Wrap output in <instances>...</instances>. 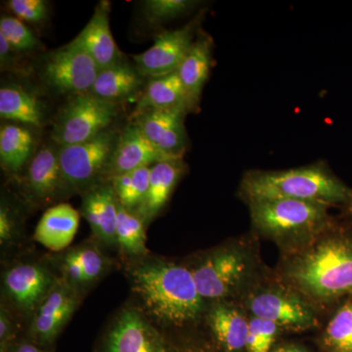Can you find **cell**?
I'll return each mask as SVG.
<instances>
[{
  "instance_id": "obj_4",
  "label": "cell",
  "mask_w": 352,
  "mask_h": 352,
  "mask_svg": "<svg viewBox=\"0 0 352 352\" xmlns=\"http://www.w3.org/2000/svg\"><path fill=\"white\" fill-rule=\"evenodd\" d=\"M249 206L254 228L283 247L302 250L331 226L330 206L325 204L278 199L252 201Z\"/></svg>"
},
{
  "instance_id": "obj_2",
  "label": "cell",
  "mask_w": 352,
  "mask_h": 352,
  "mask_svg": "<svg viewBox=\"0 0 352 352\" xmlns=\"http://www.w3.org/2000/svg\"><path fill=\"white\" fill-rule=\"evenodd\" d=\"M328 231L285 267L287 281L296 291L321 303L352 296V231Z\"/></svg>"
},
{
  "instance_id": "obj_12",
  "label": "cell",
  "mask_w": 352,
  "mask_h": 352,
  "mask_svg": "<svg viewBox=\"0 0 352 352\" xmlns=\"http://www.w3.org/2000/svg\"><path fill=\"white\" fill-rule=\"evenodd\" d=\"M200 21L199 16L180 29L161 32L151 48L132 55L139 73L148 80L176 73L195 43Z\"/></svg>"
},
{
  "instance_id": "obj_26",
  "label": "cell",
  "mask_w": 352,
  "mask_h": 352,
  "mask_svg": "<svg viewBox=\"0 0 352 352\" xmlns=\"http://www.w3.org/2000/svg\"><path fill=\"white\" fill-rule=\"evenodd\" d=\"M36 138L30 126L6 124L0 129V164L2 170L18 175L34 157Z\"/></svg>"
},
{
  "instance_id": "obj_39",
  "label": "cell",
  "mask_w": 352,
  "mask_h": 352,
  "mask_svg": "<svg viewBox=\"0 0 352 352\" xmlns=\"http://www.w3.org/2000/svg\"><path fill=\"white\" fill-rule=\"evenodd\" d=\"M276 352H305V351H302V349H298V347L286 346V347H283V349H278V351Z\"/></svg>"
},
{
  "instance_id": "obj_20",
  "label": "cell",
  "mask_w": 352,
  "mask_h": 352,
  "mask_svg": "<svg viewBox=\"0 0 352 352\" xmlns=\"http://www.w3.org/2000/svg\"><path fill=\"white\" fill-rule=\"evenodd\" d=\"M148 78L139 73L126 58L100 69L90 94L102 100L120 104L138 95H142Z\"/></svg>"
},
{
  "instance_id": "obj_25",
  "label": "cell",
  "mask_w": 352,
  "mask_h": 352,
  "mask_svg": "<svg viewBox=\"0 0 352 352\" xmlns=\"http://www.w3.org/2000/svg\"><path fill=\"white\" fill-rule=\"evenodd\" d=\"M0 117L30 127L45 122V109L34 92L17 85L0 88Z\"/></svg>"
},
{
  "instance_id": "obj_3",
  "label": "cell",
  "mask_w": 352,
  "mask_h": 352,
  "mask_svg": "<svg viewBox=\"0 0 352 352\" xmlns=\"http://www.w3.org/2000/svg\"><path fill=\"white\" fill-rule=\"evenodd\" d=\"M241 194L248 203L288 199L349 206L352 201V189L318 164L283 171H252L243 178Z\"/></svg>"
},
{
  "instance_id": "obj_10",
  "label": "cell",
  "mask_w": 352,
  "mask_h": 352,
  "mask_svg": "<svg viewBox=\"0 0 352 352\" xmlns=\"http://www.w3.org/2000/svg\"><path fill=\"white\" fill-rule=\"evenodd\" d=\"M103 352H170L163 336L144 312L126 303L115 314L104 340Z\"/></svg>"
},
{
  "instance_id": "obj_40",
  "label": "cell",
  "mask_w": 352,
  "mask_h": 352,
  "mask_svg": "<svg viewBox=\"0 0 352 352\" xmlns=\"http://www.w3.org/2000/svg\"><path fill=\"white\" fill-rule=\"evenodd\" d=\"M347 207H349V208H351V212H352V201L351 204H349V206H347Z\"/></svg>"
},
{
  "instance_id": "obj_5",
  "label": "cell",
  "mask_w": 352,
  "mask_h": 352,
  "mask_svg": "<svg viewBox=\"0 0 352 352\" xmlns=\"http://www.w3.org/2000/svg\"><path fill=\"white\" fill-rule=\"evenodd\" d=\"M59 280L48 259H19L1 274L2 300L20 320L29 323L32 314Z\"/></svg>"
},
{
  "instance_id": "obj_29",
  "label": "cell",
  "mask_w": 352,
  "mask_h": 352,
  "mask_svg": "<svg viewBox=\"0 0 352 352\" xmlns=\"http://www.w3.org/2000/svg\"><path fill=\"white\" fill-rule=\"evenodd\" d=\"M152 166L138 168L115 176L109 180L112 183L120 205L132 212H138L149 189Z\"/></svg>"
},
{
  "instance_id": "obj_36",
  "label": "cell",
  "mask_w": 352,
  "mask_h": 352,
  "mask_svg": "<svg viewBox=\"0 0 352 352\" xmlns=\"http://www.w3.org/2000/svg\"><path fill=\"white\" fill-rule=\"evenodd\" d=\"M20 319L6 307L3 302L0 303V349L1 352H7L17 333L18 321Z\"/></svg>"
},
{
  "instance_id": "obj_17",
  "label": "cell",
  "mask_w": 352,
  "mask_h": 352,
  "mask_svg": "<svg viewBox=\"0 0 352 352\" xmlns=\"http://www.w3.org/2000/svg\"><path fill=\"white\" fill-rule=\"evenodd\" d=\"M188 113L185 109L145 111L133 116L134 122L160 150L173 157H183L188 146L184 124Z\"/></svg>"
},
{
  "instance_id": "obj_31",
  "label": "cell",
  "mask_w": 352,
  "mask_h": 352,
  "mask_svg": "<svg viewBox=\"0 0 352 352\" xmlns=\"http://www.w3.org/2000/svg\"><path fill=\"white\" fill-rule=\"evenodd\" d=\"M24 220L20 207L6 196L0 203V248L2 256L11 254L20 245L24 233Z\"/></svg>"
},
{
  "instance_id": "obj_1",
  "label": "cell",
  "mask_w": 352,
  "mask_h": 352,
  "mask_svg": "<svg viewBox=\"0 0 352 352\" xmlns=\"http://www.w3.org/2000/svg\"><path fill=\"white\" fill-rule=\"evenodd\" d=\"M126 272L134 305L153 323L182 327L200 318L206 302L188 266L148 254L127 261Z\"/></svg>"
},
{
  "instance_id": "obj_18",
  "label": "cell",
  "mask_w": 352,
  "mask_h": 352,
  "mask_svg": "<svg viewBox=\"0 0 352 352\" xmlns=\"http://www.w3.org/2000/svg\"><path fill=\"white\" fill-rule=\"evenodd\" d=\"M82 214L89 224L95 241L102 247L117 249L119 200L112 183H99L82 193Z\"/></svg>"
},
{
  "instance_id": "obj_23",
  "label": "cell",
  "mask_w": 352,
  "mask_h": 352,
  "mask_svg": "<svg viewBox=\"0 0 352 352\" xmlns=\"http://www.w3.org/2000/svg\"><path fill=\"white\" fill-rule=\"evenodd\" d=\"M212 38L208 34H199L188 55L177 71L192 112H195L199 108L201 92L212 68Z\"/></svg>"
},
{
  "instance_id": "obj_13",
  "label": "cell",
  "mask_w": 352,
  "mask_h": 352,
  "mask_svg": "<svg viewBox=\"0 0 352 352\" xmlns=\"http://www.w3.org/2000/svg\"><path fill=\"white\" fill-rule=\"evenodd\" d=\"M83 296L59 277L28 323V333L41 346L53 344L76 314Z\"/></svg>"
},
{
  "instance_id": "obj_24",
  "label": "cell",
  "mask_w": 352,
  "mask_h": 352,
  "mask_svg": "<svg viewBox=\"0 0 352 352\" xmlns=\"http://www.w3.org/2000/svg\"><path fill=\"white\" fill-rule=\"evenodd\" d=\"M207 322L215 340L227 351H239L247 347L250 321L237 308L214 302L208 309Z\"/></svg>"
},
{
  "instance_id": "obj_33",
  "label": "cell",
  "mask_w": 352,
  "mask_h": 352,
  "mask_svg": "<svg viewBox=\"0 0 352 352\" xmlns=\"http://www.w3.org/2000/svg\"><path fill=\"white\" fill-rule=\"evenodd\" d=\"M198 3L191 0H147L142 4L143 14L150 24L160 25L189 13Z\"/></svg>"
},
{
  "instance_id": "obj_21",
  "label": "cell",
  "mask_w": 352,
  "mask_h": 352,
  "mask_svg": "<svg viewBox=\"0 0 352 352\" xmlns=\"http://www.w3.org/2000/svg\"><path fill=\"white\" fill-rule=\"evenodd\" d=\"M80 219V212L69 204L52 206L39 219L34 240L51 252H63L75 239Z\"/></svg>"
},
{
  "instance_id": "obj_8",
  "label": "cell",
  "mask_w": 352,
  "mask_h": 352,
  "mask_svg": "<svg viewBox=\"0 0 352 352\" xmlns=\"http://www.w3.org/2000/svg\"><path fill=\"white\" fill-rule=\"evenodd\" d=\"M119 104L88 94L69 98L53 122L51 140L58 147L85 142L110 129Z\"/></svg>"
},
{
  "instance_id": "obj_27",
  "label": "cell",
  "mask_w": 352,
  "mask_h": 352,
  "mask_svg": "<svg viewBox=\"0 0 352 352\" xmlns=\"http://www.w3.org/2000/svg\"><path fill=\"white\" fill-rule=\"evenodd\" d=\"M185 109L192 112L186 91L176 73L149 78L139 99L134 115L149 110Z\"/></svg>"
},
{
  "instance_id": "obj_37",
  "label": "cell",
  "mask_w": 352,
  "mask_h": 352,
  "mask_svg": "<svg viewBox=\"0 0 352 352\" xmlns=\"http://www.w3.org/2000/svg\"><path fill=\"white\" fill-rule=\"evenodd\" d=\"M18 54L15 50L11 47L10 44L6 41V38L0 34V67L1 71H8L17 68Z\"/></svg>"
},
{
  "instance_id": "obj_19",
  "label": "cell",
  "mask_w": 352,
  "mask_h": 352,
  "mask_svg": "<svg viewBox=\"0 0 352 352\" xmlns=\"http://www.w3.org/2000/svg\"><path fill=\"white\" fill-rule=\"evenodd\" d=\"M110 12V2H99L89 22L75 38L94 58L100 69L112 66L124 58L111 32Z\"/></svg>"
},
{
  "instance_id": "obj_34",
  "label": "cell",
  "mask_w": 352,
  "mask_h": 352,
  "mask_svg": "<svg viewBox=\"0 0 352 352\" xmlns=\"http://www.w3.org/2000/svg\"><path fill=\"white\" fill-rule=\"evenodd\" d=\"M278 329L279 326L273 322L252 317L248 335V351L270 352L276 339Z\"/></svg>"
},
{
  "instance_id": "obj_16",
  "label": "cell",
  "mask_w": 352,
  "mask_h": 352,
  "mask_svg": "<svg viewBox=\"0 0 352 352\" xmlns=\"http://www.w3.org/2000/svg\"><path fill=\"white\" fill-rule=\"evenodd\" d=\"M183 159L166 154L160 150L141 131L138 124L131 122L120 131L106 180L129 171L152 166L161 162Z\"/></svg>"
},
{
  "instance_id": "obj_14",
  "label": "cell",
  "mask_w": 352,
  "mask_h": 352,
  "mask_svg": "<svg viewBox=\"0 0 352 352\" xmlns=\"http://www.w3.org/2000/svg\"><path fill=\"white\" fill-rule=\"evenodd\" d=\"M25 198L32 205L44 207L69 195L58 156V146L39 148L28 164L23 179Z\"/></svg>"
},
{
  "instance_id": "obj_15",
  "label": "cell",
  "mask_w": 352,
  "mask_h": 352,
  "mask_svg": "<svg viewBox=\"0 0 352 352\" xmlns=\"http://www.w3.org/2000/svg\"><path fill=\"white\" fill-rule=\"evenodd\" d=\"M249 305L254 317L273 322L279 327H309L316 320L309 305L284 289L258 292L252 296Z\"/></svg>"
},
{
  "instance_id": "obj_7",
  "label": "cell",
  "mask_w": 352,
  "mask_h": 352,
  "mask_svg": "<svg viewBox=\"0 0 352 352\" xmlns=\"http://www.w3.org/2000/svg\"><path fill=\"white\" fill-rule=\"evenodd\" d=\"M252 258L239 247L210 250L189 267L201 298L222 302L239 291L251 274Z\"/></svg>"
},
{
  "instance_id": "obj_30",
  "label": "cell",
  "mask_w": 352,
  "mask_h": 352,
  "mask_svg": "<svg viewBox=\"0 0 352 352\" xmlns=\"http://www.w3.org/2000/svg\"><path fill=\"white\" fill-rule=\"evenodd\" d=\"M324 342L333 352H352V296L344 298L331 317Z\"/></svg>"
},
{
  "instance_id": "obj_32",
  "label": "cell",
  "mask_w": 352,
  "mask_h": 352,
  "mask_svg": "<svg viewBox=\"0 0 352 352\" xmlns=\"http://www.w3.org/2000/svg\"><path fill=\"white\" fill-rule=\"evenodd\" d=\"M0 34L6 38L11 47L20 54L34 52L41 47L38 36L15 16H1Z\"/></svg>"
},
{
  "instance_id": "obj_22",
  "label": "cell",
  "mask_w": 352,
  "mask_h": 352,
  "mask_svg": "<svg viewBox=\"0 0 352 352\" xmlns=\"http://www.w3.org/2000/svg\"><path fill=\"white\" fill-rule=\"evenodd\" d=\"M185 170L186 166L183 159L161 162L152 166L147 195L136 212L146 226L166 207Z\"/></svg>"
},
{
  "instance_id": "obj_6",
  "label": "cell",
  "mask_w": 352,
  "mask_h": 352,
  "mask_svg": "<svg viewBox=\"0 0 352 352\" xmlns=\"http://www.w3.org/2000/svg\"><path fill=\"white\" fill-rule=\"evenodd\" d=\"M120 133L110 127L85 142L58 147L60 166L69 194H82L107 182L106 176Z\"/></svg>"
},
{
  "instance_id": "obj_11",
  "label": "cell",
  "mask_w": 352,
  "mask_h": 352,
  "mask_svg": "<svg viewBox=\"0 0 352 352\" xmlns=\"http://www.w3.org/2000/svg\"><path fill=\"white\" fill-rule=\"evenodd\" d=\"M96 241H85L50 258L58 276L85 296L112 271L115 261Z\"/></svg>"
},
{
  "instance_id": "obj_28",
  "label": "cell",
  "mask_w": 352,
  "mask_h": 352,
  "mask_svg": "<svg viewBox=\"0 0 352 352\" xmlns=\"http://www.w3.org/2000/svg\"><path fill=\"white\" fill-rule=\"evenodd\" d=\"M117 250L127 261L144 258L149 254L146 245V226L135 212L118 207Z\"/></svg>"
},
{
  "instance_id": "obj_38",
  "label": "cell",
  "mask_w": 352,
  "mask_h": 352,
  "mask_svg": "<svg viewBox=\"0 0 352 352\" xmlns=\"http://www.w3.org/2000/svg\"><path fill=\"white\" fill-rule=\"evenodd\" d=\"M7 352H47L43 351L36 342H22L12 344Z\"/></svg>"
},
{
  "instance_id": "obj_9",
  "label": "cell",
  "mask_w": 352,
  "mask_h": 352,
  "mask_svg": "<svg viewBox=\"0 0 352 352\" xmlns=\"http://www.w3.org/2000/svg\"><path fill=\"white\" fill-rule=\"evenodd\" d=\"M38 76L50 91L72 98L88 94L100 68L76 39L46 53L38 64Z\"/></svg>"
},
{
  "instance_id": "obj_35",
  "label": "cell",
  "mask_w": 352,
  "mask_h": 352,
  "mask_svg": "<svg viewBox=\"0 0 352 352\" xmlns=\"http://www.w3.org/2000/svg\"><path fill=\"white\" fill-rule=\"evenodd\" d=\"M10 12L24 23L43 24L48 18V3L43 0H10L7 2Z\"/></svg>"
}]
</instances>
